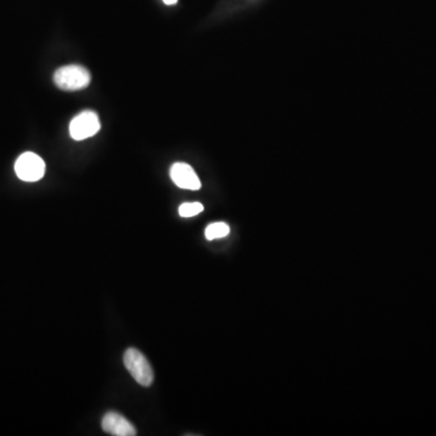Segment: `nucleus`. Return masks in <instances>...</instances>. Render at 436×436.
Returning a JSON list of instances; mask_svg holds the SVG:
<instances>
[{
	"mask_svg": "<svg viewBox=\"0 0 436 436\" xmlns=\"http://www.w3.org/2000/svg\"><path fill=\"white\" fill-rule=\"evenodd\" d=\"M124 365L130 375L142 387H151L154 382V372L147 358L135 348L126 350L124 354Z\"/></svg>",
	"mask_w": 436,
	"mask_h": 436,
	"instance_id": "2",
	"label": "nucleus"
},
{
	"mask_svg": "<svg viewBox=\"0 0 436 436\" xmlns=\"http://www.w3.org/2000/svg\"><path fill=\"white\" fill-rule=\"evenodd\" d=\"M170 176L173 183L182 189L198 190L201 187L198 175L186 163H176L171 166Z\"/></svg>",
	"mask_w": 436,
	"mask_h": 436,
	"instance_id": "5",
	"label": "nucleus"
},
{
	"mask_svg": "<svg viewBox=\"0 0 436 436\" xmlns=\"http://www.w3.org/2000/svg\"><path fill=\"white\" fill-rule=\"evenodd\" d=\"M102 429L113 436H135L136 428L118 412H108L102 418Z\"/></svg>",
	"mask_w": 436,
	"mask_h": 436,
	"instance_id": "6",
	"label": "nucleus"
},
{
	"mask_svg": "<svg viewBox=\"0 0 436 436\" xmlns=\"http://www.w3.org/2000/svg\"><path fill=\"white\" fill-rule=\"evenodd\" d=\"M101 129L99 116L92 111H85L70 121V134L75 141L90 139Z\"/></svg>",
	"mask_w": 436,
	"mask_h": 436,
	"instance_id": "4",
	"label": "nucleus"
},
{
	"mask_svg": "<svg viewBox=\"0 0 436 436\" xmlns=\"http://www.w3.org/2000/svg\"><path fill=\"white\" fill-rule=\"evenodd\" d=\"M204 211L203 204L200 203H186L182 204L178 212H180V216L182 217H193L197 216L199 213H201Z\"/></svg>",
	"mask_w": 436,
	"mask_h": 436,
	"instance_id": "8",
	"label": "nucleus"
},
{
	"mask_svg": "<svg viewBox=\"0 0 436 436\" xmlns=\"http://www.w3.org/2000/svg\"><path fill=\"white\" fill-rule=\"evenodd\" d=\"M166 5H175L177 3V0H163Z\"/></svg>",
	"mask_w": 436,
	"mask_h": 436,
	"instance_id": "9",
	"label": "nucleus"
},
{
	"mask_svg": "<svg viewBox=\"0 0 436 436\" xmlns=\"http://www.w3.org/2000/svg\"><path fill=\"white\" fill-rule=\"evenodd\" d=\"M54 82L62 90H82L89 87L91 75L82 66L70 65L61 67L54 74Z\"/></svg>",
	"mask_w": 436,
	"mask_h": 436,
	"instance_id": "1",
	"label": "nucleus"
},
{
	"mask_svg": "<svg viewBox=\"0 0 436 436\" xmlns=\"http://www.w3.org/2000/svg\"><path fill=\"white\" fill-rule=\"evenodd\" d=\"M15 173L22 181H39L45 175V163L39 156L32 151H27L16 160Z\"/></svg>",
	"mask_w": 436,
	"mask_h": 436,
	"instance_id": "3",
	"label": "nucleus"
},
{
	"mask_svg": "<svg viewBox=\"0 0 436 436\" xmlns=\"http://www.w3.org/2000/svg\"><path fill=\"white\" fill-rule=\"evenodd\" d=\"M230 229L229 225H225L223 222H217L208 225L205 229V237L208 240H216V239L225 238L228 235Z\"/></svg>",
	"mask_w": 436,
	"mask_h": 436,
	"instance_id": "7",
	"label": "nucleus"
}]
</instances>
